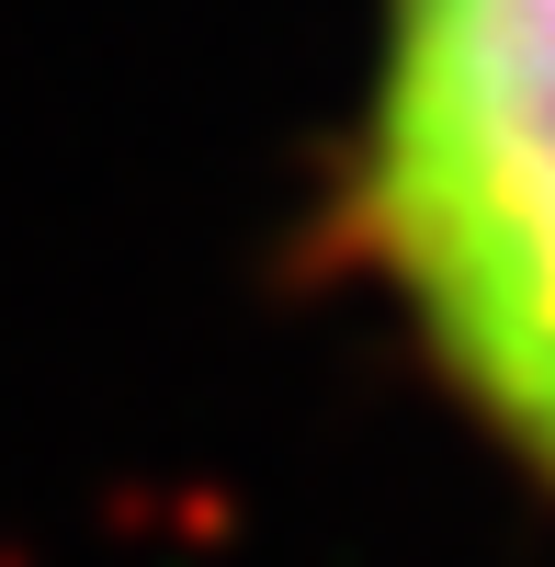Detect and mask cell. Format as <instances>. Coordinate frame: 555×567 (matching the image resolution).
Returning <instances> with one entry per match:
<instances>
[{
    "label": "cell",
    "mask_w": 555,
    "mask_h": 567,
    "mask_svg": "<svg viewBox=\"0 0 555 567\" xmlns=\"http://www.w3.org/2000/svg\"><path fill=\"white\" fill-rule=\"evenodd\" d=\"M363 239L442 374L555 477V0H386Z\"/></svg>",
    "instance_id": "obj_1"
}]
</instances>
